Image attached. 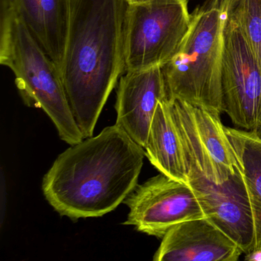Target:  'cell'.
<instances>
[{
    "label": "cell",
    "instance_id": "6da1fadb",
    "mask_svg": "<svg viewBox=\"0 0 261 261\" xmlns=\"http://www.w3.org/2000/svg\"><path fill=\"white\" fill-rule=\"evenodd\" d=\"M145 152L117 124L71 145L42 181L51 207L71 220L103 216L137 186Z\"/></svg>",
    "mask_w": 261,
    "mask_h": 261
},
{
    "label": "cell",
    "instance_id": "7a4b0ae2",
    "mask_svg": "<svg viewBox=\"0 0 261 261\" xmlns=\"http://www.w3.org/2000/svg\"><path fill=\"white\" fill-rule=\"evenodd\" d=\"M125 0H71L61 74L84 139L125 71Z\"/></svg>",
    "mask_w": 261,
    "mask_h": 261
},
{
    "label": "cell",
    "instance_id": "3957f363",
    "mask_svg": "<svg viewBox=\"0 0 261 261\" xmlns=\"http://www.w3.org/2000/svg\"><path fill=\"white\" fill-rule=\"evenodd\" d=\"M229 0H205L191 14L178 53L162 67L168 100L221 115L224 30Z\"/></svg>",
    "mask_w": 261,
    "mask_h": 261
},
{
    "label": "cell",
    "instance_id": "277c9868",
    "mask_svg": "<svg viewBox=\"0 0 261 261\" xmlns=\"http://www.w3.org/2000/svg\"><path fill=\"white\" fill-rule=\"evenodd\" d=\"M0 64L10 68L24 103L50 117L65 143L84 140L69 102L60 70L20 18L0 4Z\"/></svg>",
    "mask_w": 261,
    "mask_h": 261
},
{
    "label": "cell",
    "instance_id": "5b68a950",
    "mask_svg": "<svg viewBox=\"0 0 261 261\" xmlns=\"http://www.w3.org/2000/svg\"><path fill=\"white\" fill-rule=\"evenodd\" d=\"M190 23L188 0H151L127 5L125 71H144L167 64L178 53Z\"/></svg>",
    "mask_w": 261,
    "mask_h": 261
},
{
    "label": "cell",
    "instance_id": "8992f818",
    "mask_svg": "<svg viewBox=\"0 0 261 261\" xmlns=\"http://www.w3.org/2000/svg\"><path fill=\"white\" fill-rule=\"evenodd\" d=\"M222 109L235 126L253 131L261 125V69L230 5L224 30Z\"/></svg>",
    "mask_w": 261,
    "mask_h": 261
},
{
    "label": "cell",
    "instance_id": "52a82bcc",
    "mask_svg": "<svg viewBox=\"0 0 261 261\" xmlns=\"http://www.w3.org/2000/svg\"><path fill=\"white\" fill-rule=\"evenodd\" d=\"M189 163V174L222 184L239 169L220 116L178 100H169Z\"/></svg>",
    "mask_w": 261,
    "mask_h": 261
},
{
    "label": "cell",
    "instance_id": "ba28073f",
    "mask_svg": "<svg viewBox=\"0 0 261 261\" xmlns=\"http://www.w3.org/2000/svg\"><path fill=\"white\" fill-rule=\"evenodd\" d=\"M124 203L129 214L123 224L158 238L179 223L205 217L190 184L163 173L137 185Z\"/></svg>",
    "mask_w": 261,
    "mask_h": 261
},
{
    "label": "cell",
    "instance_id": "9c48e42d",
    "mask_svg": "<svg viewBox=\"0 0 261 261\" xmlns=\"http://www.w3.org/2000/svg\"><path fill=\"white\" fill-rule=\"evenodd\" d=\"M188 182L195 191L205 218L236 243L243 253L254 251V218L240 168L222 184L192 173L189 174Z\"/></svg>",
    "mask_w": 261,
    "mask_h": 261
},
{
    "label": "cell",
    "instance_id": "30bf717a",
    "mask_svg": "<svg viewBox=\"0 0 261 261\" xmlns=\"http://www.w3.org/2000/svg\"><path fill=\"white\" fill-rule=\"evenodd\" d=\"M117 88L116 124L144 147L157 106L167 98L162 67L125 71Z\"/></svg>",
    "mask_w": 261,
    "mask_h": 261
},
{
    "label": "cell",
    "instance_id": "8fae6325",
    "mask_svg": "<svg viewBox=\"0 0 261 261\" xmlns=\"http://www.w3.org/2000/svg\"><path fill=\"white\" fill-rule=\"evenodd\" d=\"M243 251L207 218L183 221L162 238L154 261H236Z\"/></svg>",
    "mask_w": 261,
    "mask_h": 261
},
{
    "label": "cell",
    "instance_id": "7c38bea8",
    "mask_svg": "<svg viewBox=\"0 0 261 261\" xmlns=\"http://www.w3.org/2000/svg\"><path fill=\"white\" fill-rule=\"evenodd\" d=\"M25 24L61 71L68 28L71 0H0Z\"/></svg>",
    "mask_w": 261,
    "mask_h": 261
},
{
    "label": "cell",
    "instance_id": "4fadbf2b",
    "mask_svg": "<svg viewBox=\"0 0 261 261\" xmlns=\"http://www.w3.org/2000/svg\"><path fill=\"white\" fill-rule=\"evenodd\" d=\"M143 149L160 173L189 181V163L168 98L157 106Z\"/></svg>",
    "mask_w": 261,
    "mask_h": 261
},
{
    "label": "cell",
    "instance_id": "5bb4252c",
    "mask_svg": "<svg viewBox=\"0 0 261 261\" xmlns=\"http://www.w3.org/2000/svg\"><path fill=\"white\" fill-rule=\"evenodd\" d=\"M247 189L256 230V247L261 250V140L252 131L225 127Z\"/></svg>",
    "mask_w": 261,
    "mask_h": 261
},
{
    "label": "cell",
    "instance_id": "9a60e30c",
    "mask_svg": "<svg viewBox=\"0 0 261 261\" xmlns=\"http://www.w3.org/2000/svg\"><path fill=\"white\" fill-rule=\"evenodd\" d=\"M230 3L261 69V0H230Z\"/></svg>",
    "mask_w": 261,
    "mask_h": 261
},
{
    "label": "cell",
    "instance_id": "2e32d148",
    "mask_svg": "<svg viewBox=\"0 0 261 261\" xmlns=\"http://www.w3.org/2000/svg\"><path fill=\"white\" fill-rule=\"evenodd\" d=\"M151 0H125L127 5H140V4H146V3L149 2Z\"/></svg>",
    "mask_w": 261,
    "mask_h": 261
},
{
    "label": "cell",
    "instance_id": "e0dca14e",
    "mask_svg": "<svg viewBox=\"0 0 261 261\" xmlns=\"http://www.w3.org/2000/svg\"><path fill=\"white\" fill-rule=\"evenodd\" d=\"M252 132L254 133L255 134H256V137H258V138L260 139L261 140V125L259 126V127L257 128V129H255V130L252 131Z\"/></svg>",
    "mask_w": 261,
    "mask_h": 261
},
{
    "label": "cell",
    "instance_id": "ac0fdd59",
    "mask_svg": "<svg viewBox=\"0 0 261 261\" xmlns=\"http://www.w3.org/2000/svg\"></svg>",
    "mask_w": 261,
    "mask_h": 261
}]
</instances>
